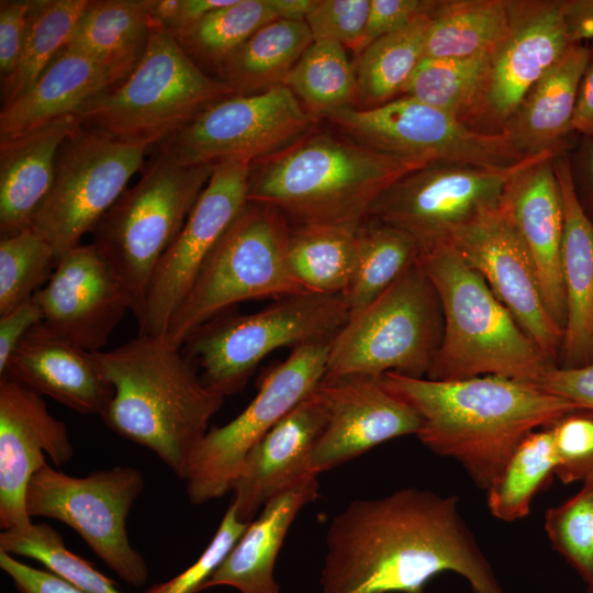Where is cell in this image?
Returning <instances> with one entry per match:
<instances>
[{"label":"cell","instance_id":"1","mask_svg":"<svg viewBox=\"0 0 593 593\" xmlns=\"http://www.w3.org/2000/svg\"><path fill=\"white\" fill-rule=\"evenodd\" d=\"M443 572L474 593H505L456 495L406 488L357 499L328 526L322 593H426Z\"/></svg>","mask_w":593,"mask_h":593},{"label":"cell","instance_id":"2","mask_svg":"<svg viewBox=\"0 0 593 593\" xmlns=\"http://www.w3.org/2000/svg\"><path fill=\"white\" fill-rule=\"evenodd\" d=\"M379 379L417 413L419 441L457 461L482 490L525 436L580 407L537 385L499 376L434 380L389 372Z\"/></svg>","mask_w":593,"mask_h":593},{"label":"cell","instance_id":"3","mask_svg":"<svg viewBox=\"0 0 593 593\" xmlns=\"http://www.w3.org/2000/svg\"><path fill=\"white\" fill-rule=\"evenodd\" d=\"M113 395L101 415L118 435L152 450L183 479L189 457L209 432L224 396L209 388L180 346L143 335L91 353Z\"/></svg>","mask_w":593,"mask_h":593},{"label":"cell","instance_id":"4","mask_svg":"<svg viewBox=\"0 0 593 593\" xmlns=\"http://www.w3.org/2000/svg\"><path fill=\"white\" fill-rule=\"evenodd\" d=\"M421 167L354 141L310 131L250 165L248 202L276 209L298 225L357 232L377 199Z\"/></svg>","mask_w":593,"mask_h":593},{"label":"cell","instance_id":"5","mask_svg":"<svg viewBox=\"0 0 593 593\" xmlns=\"http://www.w3.org/2000/svg\"><path fill=\"white\" fill-rule=\"evenodd\" d=\"M443 313V336L426 378L499 376L536 385L553 365L488 283L448 243L421 253Z\"/></svg>","mask_w":593,"mask_h":593},{"label":"cell","instance_id":"6","mask_svg":"<svg viewBox=\"0 0 593 593\" xmlns=\"http://www.w3.org/2000/svg\"><path fill=\"white\" fill-rule=\"evenodd\" d=\"M231 96L233 90L198 67L172 36L152 30L134 70L77 116L86 126L148 149Z\"/></svg>","mask_w":593,"mask_h":593},{"label":"cell","instance_id":"7","mask_svg":"<svg viewBox=\"0 0 593 593\" xmlns=\"http://www.w3.org/2000/svg\"><path fill=\"white\" fill-rule=\"evenodd\" d=\"M213 169L182 165L158 147L137 183L123 192L92 231V244L123 286L137 323L155 268Z\"/></svg>","mask_w":593,"mask_h":593},{"label":"cell","instance_id":"8","mask_svg":"<svg viewBox=\"0 0 593 593\" xmlns=\"http://www.w3.org/2000/svg\"><path fill=\"white\" fill-rule=\"evenodd\" d=\"M289 220L248 202L201 265L166 336L182 347L199 327L233 305L306 293L288 261Z\"/></svg>","mask_w":593,"mask_h":593},{"label":"cell","instance_id":"9","mask_svg":"<svg viewBox=\"0 0 593 593\" xmlns=\"http://www.w3.org/2000/svg\"><path fill=\"white\" fill-rule=\"evenodd\" d=\"M443 336L436 290L418 261L331 342L324 377L427 376Z\"/></svg>","mask_w":593,"mask_h":593},{"label":"cell","instance_id":"10","mask_svg":"<svg viewBox=\"0 0 593 593\" xmlns=\"http://www.w3.org/2000/svg\"><path fill=\"white\" fill-rule=\"evenodd\" d=\"M349 318L343 295L295 294L249 314L216 316L194 331L182 350L222 396L239 392L272 351L333 339Z\"/></svg>","mask_w":593,"mask_h":593},{"label":"cell","instance_id":"11","mask_svg":"<svg viewBox=\"0 0 593 593\" xmlns=\"http://www.w3.org/2000/svg\"><path fill=\"white\" fill-rule=\"evenodd\" d=\"M551 154L558 153L525 157L502 168L430 163L391 184L373 203L368 219L405 231L423 253L501 208L513 178Z\"/></svg>","mask_w":593,"mask_h":593},{"label":"cell","instance_id":"12","mask_svg":"<svg viewBox=\"0 0 593 593\" xmlns=\"http://www.w3.org/2000/svg\"><path fill=\"white\" fill-rule=\"evenodd\" d=\"M331 342L293 348L286 360L262 377L255 398L242 413L203 436L183 475L191 503L202 504L232 490L251 449L323 380Z\"/></svg>","mask_w":593,"mask_h":593},{"label":"cell","instance_id":"13","mask_svg":"<svg viewBox=\"0 0 593 593\" xmlns=\"http://www.w3.org/2000/svg\"><path fill=\"white\" fill-rule=\"evenodd\" d=\"M144 489L142 473L127 466L72 477L47 462L31 478L26 511L72 528L123 581L143 585L148 575L143 557L131 546L128 513Z\"/></svg>","mask_w":593,"mask_h":593},{"label":"cell","instance_id":"14","mask_svg":"<svg viewBox=\"0 0 593 593\" xmlns=\"http://www.w3.org/2000/svg\"><path fill=\"white\" fill-rule=\"evenodd\" d=\"M146 150L82 123L64 139L52 189L30 226L51 244L56 261L115 204Z\"/></svg>","mask_w":593,"mask_h":593},{"label":"cell","instance_id":"15","mask_svg":"<svg viewBox=\"0 0 593 593\" xmlns=\"http://www.w3.org/2000/svg\"><path fill=\"white\" fill-rule=\"evenodd\" d=\"M324 119L351 141L418 166L447 161L502 168L525 158L503 133L480 131L406 96L370 109L345 108Z\"/></svg>","mask_w":593,"mask_h":593},{"label":"cell","instance_id":"16","mask_svg":"<svg viewBox=\"0 0 593 593\" xmlns=\"http://www.w3.org/2000/svg\"><path fill=\"white\" fill-rule=\"evenodd\" d=\"M316 120L280 85L216 101L159 147L187 166L251 165L307 134Z\"/></svg>","mask_w":593,"mask_h":593},{"label":"cell","instance_id":"17","mask_svg":"<svg viewBox=\"0 0 593 593\" xmlns=\"http://www.w3.org/2000/svg\"><path fill=\"white\" fill-rule=\"evenodd\" d=\"M249 172L250 164L246 163L214 167L182 228L155 268L138 334H166L204 259L248 203Z\"/></svg>","mask_w":593,"mask_h":593},{"label":"cell","instance_id":"18","mask_svg":"<svg viewBox=\"0 0 593 593\" xmlns=\"http://www.w3.org/2000/svg\"><path fill=\"white\" fill-rule=\"evenodd\" d=\"M447 243L480 273L542 354L558 366L563 328L546 307L534 264L505 200L497 210L457 231Z\"/></svg>","mask_w":593,"mask_h":593},{"label":"cell","instance_id":"19","mask_svg":"<svg viewBox=\"0 0 593 593\" xmlns=\"http://www.w3.org/2000/svg\"><path fill=\"white\" fill-rule=\"evenodd\" d=\"M511 30L489 55L470 116L497 126L518 109L532 88L572 44L562 1H508Z\"/></svg>","mask_w":593,"mask_h":593},{"label":"cell","instance_id":"20","mask_svg":"<svg viewBox=\"0 0 593 593\" xmlns=\"http://www.w3.org/2000/svg\"><path fill=\"white\" fill-rule=\"evenodd\" d=\"M34 298L43 312V324L89 353L102 350L131 311L123 286L92 243L64 253Z\"/></svg>","mask_w":593,"mask_h":593},{"label":"cell","instance_id":"21","mask_svg":"<svg viewBox=\"0 0 593 593\" xmlns=\"http://www.w3.org/2000/svg\"><path fill=\"white\" fill-rule=\"evenodd\" d=\"M326 423L312 452L317 475L378 445L417 434L421 419L404 401L389 392L379 378L324 377L315 389Z\"/></svg>","mask_w":593,"mask_h":593},{"label":"cell","instance_id":"22","mask_svg":"<svg viewBox=\"0 0 593 593\" xmlns=\"http://www.w3.org/2000/svg\"><path fill=\"white\" fill-rule=\"evenodd\" d=\"M55 466L74 456L66 425L47 410L41 395L0 377V527L3 530L32 523L26 490L33 474L46 463Z\"/></svg>","mask_w":593,"mask_h":593},{"label":"cell","instance_id":"23","mask_svg":"<svg viewBox=\"0 0 593 593\" xmlns=\"http://www.w3.org/2000/svg\"><path fill=\"white\" fill-rule=\"evenodd\" d=\"M325 423L326 412L314 390L251 449L231 490L239 521L249 524L270 500L317 477L311 457Z\"/></svg>","mask_w":593,"mask_h":593},{"label":"cell","instance_id":"24","mask_svg":"<svg viewBox=\"0 0 593 593\" xmlns=\"http://www.w3.org/2000/svg\"><path fill=\"white\" fill-rule=\"evenodd\" d=\"M556 155L545 156L518 172L508 187L505 204L534 264L546 307L563 328V206L553 168Z\"/></svg>","mask_w":593,"mask_h":593},{"label":"cell","instance_id":"25","mask_svg":"<svg viewBox=\"0 0 593 593\" xmlns=\"http://www.w3.org/2000/svg\"><path fill=\"white\" fill-rule=\"evenodd\" d=\"M0 377H8L80 414L101 416L113 395L112 385L91 353L43 323L22 339Z\"/></svg>","mask_w":593,"mask_h":593},{"label":"cell","instance_id":"26","mask_svg":"<svg viewBox=\"0 0 593 593\" xmlns=\"http://www.w3.org/2000/svg\"><path fill=\"white\" fill-rule=\"evenodd\" d=\"M563 206L561 270L566 323L559 367L593 361V221L583 206L563 150L553 157Z\"/></svg>","mask_w":593,"mask_h":593},{"label":"cell","instance_id":"27","mask_svg":"<svg viewBox=\"0 0 593 593\" xmlns=\"http://www.w3.org/2000/svg\"><path fill=\"white\" fill-rule=\"evenodd\" d=\"M128 75L61 49L23 96L1 108L0 142L53 121L78 115Z\"/></svg>","mask_w":593,"mask_h":593},{"label":"cell","instance_id":"28","mask_svg":"<svg viewBox=\"0 0 593 593\" xmlns=\"http://www.w3.org/2000/svg\"><path fill=\"white\" fill-rule=\"evenodd\" d=\"M80 123L69 115L0 142L1 238L31 226L52 189L59 147Z\"/></svg>","mask_w":593,"mask_h":593},{"label":"cell","instance_id":"29","mask_svg":"<svg viewBox=\"0 0 593 593\" xmlns=\"http://www.w3.org/2000/svg\"><path fill=\"white\" fill-rule=\"evenodd\" d=\"M589 54V46L572 43L502 127L501 133L523 157L563 150V139L573 132L578 91Z\"/></svg>","mask_w":593,"mask_h":593},{"label":"cell","instance_id":"30","mask_svg":"<svg viewBox=\"0 0 593 593\" xmlns=\"http://www.w3.org/2000/svg\"><path fill=\"white\" fill-rule=\"evenodd\" d=\"M317 496L314 477L266 503L202 590L226 585L240 593H279L273 578L277 556L299 512Z\"/></svg>","mask_w":593,"mask_h":593},{"label":"cell","instance_id":"31","mask_svg":"<svg viewBox=\"0 0 593 593\" xmlns=\"http://www.w3.org/2000/svg\"><path fill=\"white\" fill-rule=\"evenodd\" d=\"M152 0H90L64 49L130 75L144 55Z\"/></svg>","mask_w":593,"mask_h":593},{"label":"cell","instance_id":"32","mask_svg":"<svg viewBox=\"0 0 593 593\" xmlns=\"http://www.w3.org/2000/svg\"><path fill=\"white\" fill-rule=\"evenodd\" d=\"M313 36L304 20L272 21L251 35L214 74L234 94H253L284 83Z\"/></svg>","mask_w":593,"mask_h":593},{"label":"cell","instance_id":"33","mask_svg":"<svg viewBox=\"0 0 593 593\" xmlns=\"http://www.w3.org/2000/svg\"><path fill=\"white\" fill-rule=\"evenodd\" d=\"M511 30L508 1H440L427 29L424 58L490 55Z\"/></svg>","mask_w":593,"mask_h":593},{"label":"cell","instance_id":"34","mask_svg":"<svg viewBox=\"0 0 593 593\" xmlns=\"http://www.w3.org/2000/svg\"><path fill=\"white\" fill-rule=\"evenodd\" d=\"M356 236V267L343 294L349 316L381 295L416 265L421 256V248L413 236L374 219H367Z\"/></svg>","mask_w":593,"mask_h":593},{"label":"cell","instance_id":"35","mask_svg":"<svg viewBox=\"0 0 593 593\" xmlns=\"http://www.w3.org/2000/svg\"><path fill=\"white\" fill-rule=\"evenodd\" d=\"M356 233L320 224L298 225L291 230L288 261L306 293L344 294L356 267Z\"/></svg>","mask_w":593,"mask_h":593},{"label":"cell","instance_id":"36","mask_svg":"<svg viewBox=\"0 0 593 593\" xmlns=\"http://www.w3.org/2000/svg\"><path fill=\"white\" fill-rule=\"evenodd\" d=\"M432 14L374 40L358 54L355 70L360 109L374 108L401 96L424 58Z\"/></svg>","mask_w":593,"mask_h":593},{"label":"cell","instance_id":"37","mask_svg":"<svg viewBox=\"0 0 593 593\" xmlns=\"http://www.w3.org/2000/svg\"><path fill=\"white\" fill-rule=\"evenodd\" d=\"M556 469L550 427L529 433L485 490L490 513L506 523L524 518L536 494L556 475Z\"/></svg>","mask_w":593,"mask_h":593},{"label":"cell","instance_id":"38","mask_svg":"<svg viewBox=\"0 0 593 593\" xmlns=\"http://www.w3.org/2000/svg\"><path fill=\"white\" fill-rule=\"evenodd\" d=\"M90 0H32L27 30L14 72L1 81L2 107L33 87L64 48Z\"/></svg>","mask_w":593,"mask_h":593},{"label":"cell","instance_id":"39","mask_svg":"<svg viewBox=\"0 0 593 593\" xmlns=\"http://www.w3.org/2000/svg\"><path fill=\"white\" fill-rule=\"evenodd\" d=\"M279 19L272 0H231L175 40L198 67L215 74L251 35Z\"/></svg>","mask_w":593,"mask_h":593},{"label":"cell","instance_id":"40","mask_svg":"<svg viewBox=\"0 0 593 593\" xmlns=\"http://www.w3.org/2000/svg\"><path fill=\"white\" fill-rule=\"evenodd\" d=\"M283 85L316 119L357 102L355 67L346 47L332 41H313Z\"/></svg>","mask_w":593,"mask_h":593},{"label":"cell","instance_id":"41","mask_svg":"<svg viewBox=\"0 0 593 593\" xmlns=\"http://www.w3.org/2000/svg\"><path fill=\"white\" fill-rule=\"evenodd\" d=\"M488 57L423 58L401 96L416 99L467 123L481 90Z\"/></svg>","mask_w":593,"mask_h":593},{"label":"cell","instance_id":"42","mask_svg":"<svg viewBox=\"0 0 593 593\" xmlns=\"http://www.w3.org/2000/svg\"><path fill=\"white\" fill-rule=\"evenodd\" d=\"M0 551L34 559L85 593H121L113 581L71 552L46 523L3 530Z\"/></svg>","mask_w":593,"mask_h":593},{"label":"cell","instance_id":"43","mask_svg":"<svg viewBox=\"0 0 593 593\" xmlns=\"http://www.w3.org/2000/svg\"><path fill=\"white\" fill-rule=\"evenodd\" d=\"M56 258L32 227L0 240V315L29 301L47 282Z\"/></svg>","mask_w":593,"mask_h":593},{"label":"cell","instance_id":"44","mask_svg":"<svg viewBox=\"0 0 593 593\" xmlns=\"http://www.w3.org/2000/svg\"><path fill=\"white\" fill-rule=\"evenodd\" d=\"M549 542L581 577L593 584V481L545 513Z\"/></svg>","mask_w":593,"mask_h":593},{"label":"cell","instance_id":"45","mask_svg":"<svg viewBox=\"0 0 593 593\" xmlns=\"http://www.w3.org/2000/svg\"><path fill=\"white\" fill-rule=\"evenodd\" d=\"M549 427L557 458L556 477L564 484L593 481V410L575 407Z\"/></svg>","mask_w":593,"mask_h":593},{"label":"cell","instance_id":"46","mask_svg":"<svg viewBox=\"0 0 593 593\" xmlns=\"http://www.w3.org/2000/svg\"><path fill=\"white\" fill-rule=\"evenodd\" d=\"M249 524L238 519L235 506L227 507L219 528L200 558L177 577L145 593H198L225 560Z\"/></svg>","mask_w":593,"mask_h":593},{"label":"cell","instance_id":"47","mask_svg":"<svg viewBox=\"0 0 593 593\" xmlns=\"http://www.w3.org/2000/svg\"><path fill=\"white\" fill-rule=\"evenodd\" d=\"M370 0H317L305 18L313 41H332L357 52Z\"/></svg>","mask_w":593,"mask_h":593},{"label":"cell","instance_id":"48","mask_svg":"<svg viewBox=\"0 0 593 593\" xmlns=\"http://www.w3.org/2000/svg\"><path fill=\"white\" fill-rule=\"evenodd\" d=\"M439 3L437 0H370L367 24L356 53L374 40L432 14Z\"/></svg>","mask_w":593,"mask_h":593},{"label":"cell","instance_id":"49","mask_svg":"<svg viewBox=\"0 0 593 593\" xmlns=\"http://www.w3.org/2000/svg\"><path fill=\"white\" fill-rule=\"evenodd\" d=\"M230 2L231 0H152L150 27L176 38L208 13Z\"/></svg>","mask_w":593,"mask_h":593},{"label":"cell","instance_id":"50","mask_svg":"<svg viewBox=\"0 0 593 593\" xmlns=\"http://www.w3.org/2000/svg\"><path fill=\"white\" fill-rule=\"evenodd\" d=\"M32 0L0 2V74L7 80L15 70L24 44Z\"/></svg>","mask_w":593,"mask_h":593},{"label":"cell","instance_id":"51","mask_svg":"<svg viewBox=\"0 0 593 593\" xmlns=\"http://www.w3.org/2000/svg\"><path fill=\"white\" fill-rule=\"evenodd\" d=\"M536 385L580 407L593 410V361L574 368L555 366Z\"/></svg>","mask_w":593,"mask_h":593},{"label":"cell","instance_id":"52","mask_svg":"<svg viewBox=\"0 0 593 593\" xmlns=\"http://www.w3.org/2000/svg\"><path fill=\"white\" fill-rule=\"evenodd\" d=\"M43 312L34 295L10 312L0 315V376L15 349L35 326L43 323Z\"/></svg>","mask_w":593,"mask_h":593},{"label":"cell","instance_id":"53","mask_svg":"<svg viewBox=\"0 0 593 593\" xmlns=\"http://www.w3.org/2000/svg\"><path fill=\"white\" fill-rule=\"evenodd\" d=\"M0 567L20 593H85L55 573L25 564L3 551Z\"/></svg>","mask_w":593,"mask_h":593},{"label":"cell","instance_id":"54","mask_svg":"<svg viewBox=\"0 0 593 593\" xmlns=\"http://www.w3.org/2000/svg\"><path fill=\"white\" fill-rule=\"evenodd\" d=\"M589 49V60L579 86L572 121L573 132L588 137L593 135V48Z\"/></svg>","mask_w":593,"mask_h":593},{"label":"cell","instance_id":"55","mask_svg":"<svg viewBox=\"0 0 593 593\" xmlns=\"http://www.w3.org/2000/svg\"><path fill=\"white\" fill-rule=\"evenodd\" d=\"M562 8L571 42L593 40V0H566Z\"/></svg>","mask_w":593,"mask_h":593},{"label":"cell","instance_id":"56","mask_svg":"<svg viewBox=\"0 0 593 593\" xmlns=\"http://www.w3.org/2000/svg\"><path fill=\"white\" fill-rule=\"evenodd\" d=\"M280 19L305 20L317 0H272Z\"/></svg>","mask_w":593,"mask_h":593},{"label":"cell","instance_id":"57","mask_svg":"<svg viewBox=\"0 0 593 593\" xmlns=\"http://www.w3.org/2000/svg\"><path fill=\"white\" fill-rule=\"evenodd\" d=\"M589 138L582 155V179L585 190L593 201V135Z\"/></svg>","mask_w":593,"mask_h":593},{"label":"cell","instance_id":"58","mask_svg":"<svg viewBox=\"0 0 593 593\" xmlns=\"http://www.w3.org/2000/svg\"><path fill=\"white\" fill-rule=\"evenodd\" d=\"M586 593H593V584L590 586H586Z\"/></svg>","mask_w":593,"mask_h":593}]
</instances>
